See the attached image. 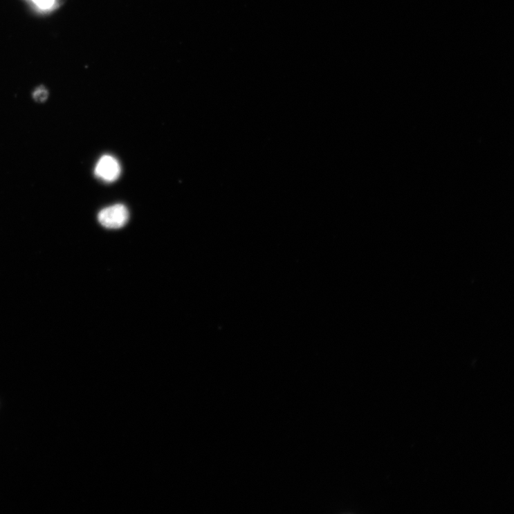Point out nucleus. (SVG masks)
Here are the masks:
<instances>
[{"instance_id": "20e7f679", "label": "nucleus", "mask_w": 514, "mask_h": 514, "mask_svg": "<svg viewBox=\"0 0 514 514\" xmlns=\"http://www.w3.org/2000/svg\"><path fill=\"white\" fill-rule=\"evenodd\" d=\"M49 96L48 89L44 86L37 87L33 92V98L37 102H46Z\"/></svg>"}, {"instance_id": "f03ea898", "label": "nucleus", "mask_w": 514, "mask_h": 514, "mask_svg": "<svg viewBox=\"0 0 514 514\" xmlns=\"http://www.w3.org/2000/svg\"><path fill=\"white\" fill-rule=\"evenodd\" d=\"M120 173L119 162L114 156L110 155L102 156L95 169V175L107 183H113L118 180Z\"/></svg>"}, {"instance_id": "7ed1b4c3", "label": "nucleus", "mask_w": 514, "mask_h": 514, "mask_svg": "<svg viewBox=\"0 0 514 514\" xmlns=\"http://www.w3.org/2000/svg\"><path fill=\"white\" fill-rule=\"evenodd\" d=\"M30 2L40 12H52L59 5V0H30Z\"/></svg>"}, {"instance_id": "f257e3e1", "label": "nucleus", "mask_w": 514, "mask_h": 514, "mask_svg": "<svg viewBox=\"0 0 514 514\" xmlns=\"http://www.w3.org/2000/svg\"><path fill=\"white\" fill-rule=\"evenodd\" d=\"M129 212L123 205H115L103 209L98 214V221L107 229H120L126 225Z\"/></svg>"}]
</instances>
